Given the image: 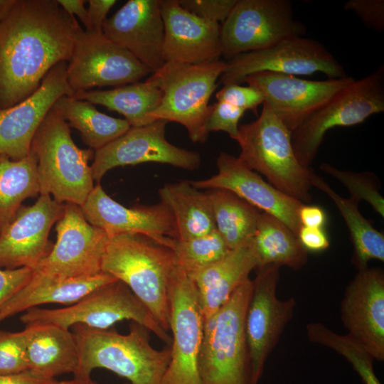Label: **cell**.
Segmentation results:
<instances>
[{
	"label": "cell",
	"mask_w": 384,
	"mask_h": 384,
	"mask_svg": "<svg viewBox=\"0 0 384 384\" xmlns=\"http://www.w3.org/2000/svg\"><path fill=\"white\" fill-rule=\"evenodd\" d=\"M81 27L57 0H16L0 22V109L26 99L68 62Z\"/></svg>",
	"instance_id": "1"
},
{
	"label": "cell",
	"mask_w": 384,
	"mask_h": 384,
	"mask_svg": "<svg viewBox=\"0 0 384 384\" xmlns=\"http://www.w3.org/2000/svg\"><path fill=\"white\" fill-rule=\"evenodd\" d=\"M73 328L79 361L74 377H90L95 368H105L132 384H161L171 359V349L154 348L150 331L132 321L127 334L95 329L82 324Z\"/></svg>",
	"instance_id": "2"
},
{
	"label": "cell",
	"mask_w": 384,
	"mask_h": 384,
	"mask_svg": "<svg viewBox=\"0 0 384 384\" xmlns=\"http://www.w3.org/2000/svg\"><path fill=\"white\" fill-rule=\"evenodd\" d=\"M176 266L168 246L146 235L121 234L110 238L102 272L124 283L167 331L169 282Z\"/></svg>",
	"instance_id": "3"
},
{
	"label": "cell",
	"mask_w": 384,
	"mask_h": 384,
	"mask_svg": "<svg viewBox=\"0 0 384 384\" xmlns=\"http://www.w3.org/2000/svg\"><path fill=\"white\" fill-rule=\"evenodd\" d=\"M31 151L37 160L40 194L81 206L95 187L89 165L95 151L75 144L68 124L53 107L36 131Z\"/></svg>",
	"instance_id": "4"
},
{
	"label": "cell",
	"mask_w": 384,
	"mask_h": 384,
	"mask_svg": "<svg viewBox=\"0 0 384 384\" xmlns=\"http://www.w3.org/2000/svg\"><path fill=\"white\" fill-rule=\"evenodd\" d=\"M262 105L256 120L239 125L234 139L240 148L238 158L250 169L265 176L277 189L306 204L311 201L314 173L296 157L292 132L266 104Z\"/></svg>",
	"instance_id": "5"
},
{
	"label": "cell",
	"mask_w": 384,
	"mask_h": 384,
	"mask_svg": "<svg viewBox=\"0 0 384 384\" xmlns=\"http://www.w3.org/2000/svg\"><path fill=\"white\" fill-rule=\"evenodd\" d=\"M252 288L248 279L203 321L198 361L201 384H252L245 321Z\"/></svg>",
	"instance_id": "6"
},
{
	"label": "cell",
	"mask_w": 384,
	"mask_h": 384,
	"mask_svg": "<svg viewBox=\"0 0 384 384\" xmlns=\"http://www.w3.org/2000/svg\"><path fill=\"white\" fill-rule=\"evenodd\" d=\"M226 67L218 60L200 64L166 62L149 79L162 92V99L150 113L151 122H174L183 125L193 142H204L209 101Z\"/></svg>",
	"instance_id": "7"
},
{
	"label": "cell",
	"mask_w": 384,
	"mask_h": 384,
	"mask_svg": "<svg viewBox=\"0 0 384 384\" xmlns=\"http://www.w3.org/2000/svg\"><path fill=\"white\" fill-rule=\"evenodd\" d=\"M20 320L26 326L53 324L70 329L75 324H82L100 330L109 329L122 320H132L152 331L162 341L171 343L167 331L129 288L119 280L102 285L78 302L63 308H30Z\"/></svg>",
	"instance_id": "8"
},
{
	"label": "cell",
	"mask_w": 384,
	"mask_h": 384,
	"mask_svg": "<svg viewBox=\"0 0 384 384\" xmlns=\"http://www.w3.org/2000/svg\"><path fill=\"white\" fill-rule=\"evenodd\" d=\"M384 111V66L342 89L292 133L296 157L309 168L327 131L350 127Z\"/></svg>",
	"instance_id": "9"
},
{
	"label": "cell",
	"mask_w": 384,
	"mask_h": 384,
	"mask_svg": "<svg viewBox=\"0 0 384 384\" xmlns=\"http://www.w3.org/2000/svg\"><path fill=\"white\" fill-rule=\"evenodd\" d=\"M306 32L288 0H237L220 26L222 55L228 60Z\"/></svg>",
	"instance_id": "10"
},
{
	"label": "cell",
	"mask_w": 384,
	"mask_h": 384,
	"mask_svg": "<svg viewBox=\"0 0 384 384\" xmlns=\"http://www.w3.org/2000/svg\"><path fill=\"white\" fill-rule=\"evenodd\" d=\"M269 71L292 75L324 74L328 79L348 76L343 65L320 42L302 36L284 39L256 51L238 55L226 61L220 77L223 85L239 84L255 73Z\"/></svg>",
	"instance_id": "11"
},
{
	"label": "cell",
	"mask_w": 384,
	"mask_h": 384,
	"mask_svg": "<svg viewBox=\"0 0 384 384\" xmlns=\"http://www.w3.org/2000/svg\"><path fill=\"white\" fill-rule=\"evenodd\" d=\"M151 71L103 32L80 27L66 69L73 94L95 87H119L135 83Z\"/></svg>",
	"instance_id": "12"
},
{
	"label": "cell",
	"mask_w": 384,
	"mask_h": 384,
	"mask_svg": "<svg viewBox=\"0 0 384 384\" xmlns=\"http://www.w3.org/2000/svg\"><path fill=\"white\" fill-rule=\"evenodd\" d=\"M168 294L171 359L161 384H201L198 361L203 319L196 288L178 266L170 276Z\"/></svg>",
	"instance_id": "13"
},
{
	"label": "cell",
	"mask_w": 384,
	"mask_h": 384,
	"mask_svg": "<svg viewBox=\"0 0 384 384\" xmlns=\"http://www.w3.org/2000/svg\"><path fill=\"white\" fill-rule=\"evenodd\" d=\"M57 239L33 270L58 277L77 278L102 273V261L110 238L85 218L80 206L64 203L56 223Z\"/></svg>",
	"instance_id": "14"
},
{
	"label": "cell",
	"mask_w": 384,
	"mask_h": 384,
	"mask_svg": "<svg viewBox=\"0 0 384 384\" xmlns=\"http://www.w3.org/2000/svg\"><path fill=\"white\" fill-rule=\"evenodd\" d=\"M276 265L257 268L245 316V329L248 347L252 384L261 378L267 359L292 319L297 301L277 297L279 269Z\"/></svg>",
	"instance_id": "15"
},
{
	"label": "cell",
	"mask_w": 384,
	"mask_h": 384,
	"mask_svg": "<svg viewBox=\"0 0 384 384\" xmlns=\"http://www.w3.org/2000/svg\"><path fill=\"white\" fill-rule=\"evenodd\" d=\"M167 123L156 120L141 127H131L122 135L95 151L90 165L94 181L100 183L106 173L115 167L143 163L166 164L190 171L198 169V153L168 142Z\"/></svg>",
	"instance_id": "16"
},
{
	"label": "cell",
	"mask_w": 384,
	"mask_h": 384,
	"mask_svg": "<svg viewBox=\"0 0 384 384\" xmlns=\"http://www.w3.org/2000/svg\"><path fill=\"white\" fill-rule=\"evenodd\" d=\"M354 80L351 76L309 80L292 75L262 71L249 75L243 82L262 92L264 103L292 133L314 112Z\"/></svg>",
	"instance_id": "17"
},
{
	"label": "cell",
	"mask_w": 384,
	"mask_h": 384,
	"mask_svg": "<svg viewBox=\"0 0 384 384\" xmlns=\"http://www.w3.org/2000/svg\"><path fill=\"white\" fill-rule=\"evenodd\" d=\"M67 62L55 65L39 87L21 102L0 109V156L19 160L31 153L33 139L56 100L72 97L67 80Z\"/></svg>",
	"instance_id": "18"
},
{
	"label": "cell",
	"mask_w": 384,
	"mask_h": 384,
	"mask_svg": "<svg viewBox=\"0 0 384 384\" xmlns=\"http://www.w3.org/2000/svg\"><path fill=\"white\" fill-rule=\"evenodd\" d=\"M80 208L86 220L103 230L109 238L139 234L170 248L173 239H177L174 218L161 202L127 208L112 199L100 183H97Z\"/></svg>",
	"instance_id": "19"
},
{
	"label": "cell",
	"mask_w": 384,
	"mask_h": 384,
	"mask_svg": "<svg viewBox=\"0 0 384 384\" xmlns=\"http://www.w3.org/2000/svg\"><path fill=\"white\" fill-rule=\"evenodd\" d=\"M64 203L40 194L31 206H21L0 233V268L34 270L48 254V236L63 211Z\"/></svg>",
	"instance_id": "20"
},
{
	"label": "cell",
	"mask_w": 384,
	"mask_h": 384,
	"mask_svg": "<svg viewBox=\"0 0 384 384\" xmlns=\"http://www.w3.org/2000/svg\"><path fill=\"white\" fill-rule=\"evenodd\" d=\"M216 165L215 175L206 179L190 181L191 185L199 190L230 191L260 210L278 218L298 235L302 227L298 213L302 202L279 191L238 157L227 152L218 155Z\"/></svg>",
	"instance_id": "21"
},
{
	"label": "cell",
	"mask_w": 384,
	"mask_h": 384,
	"mask_svg": "<svg viewBox=\"0 0 384 384\" xmlns=\"http://www.w3.org/2000/svg\"><path fill=\"white\" fill-rule=\"evenodd\" d=\"M348 334L373 357L384 361V272L379 267L358 270L340 306Z\"/></svg>",
	"instance_id": "22"
},
{
	"label": "cell",
	"mask_w": 384,
	"mask_h": 384,
	"mask_svg": "<svg viewBox=\"0 0 384 384\" xmlns=\"http://www.w3.org/2000/svg\"><path fill=\"white\" fill-rule=\"evenodd\" d=\"M103 33L128 50L151 73L164 63L160 0H129L102 26Z\"/></svg>",
	"instance_id": "23"
},
{
	"label": "cell",
	"mask_w": 384,
	"mask_h": 384,
	"mask_svg": "<svg viewBox=\"0 0 384 384\" xmlns=\"http://www.w3.org/2000/svg\"><path fill=\"white\" fill-rule=\"evenodd\" d=\"M164 37V62L200 64L220 60L219 23L198 17L183 8L178 0H160Z\"/></svg>",
	"instance_id": "24"
},
{
	"label": "cell",
	"mask_w": 384,
	"mask_h": 384,
	"mask_svg": "<svg viewBox=\"0 0 384 384\" xmlns=\"http://www.w3.org/2000/svg\"><path fill=\"white\" fill-rule=\"evenodd\" d=\"M258 262L252 239L230 250L210 265L187 274L198 293L203 321L213 316L234 292L250 279Z\"/></svg>",
	"instance_id": "25"
},
{
	"label": "cell",
	"mask_w": 384,
	"mask_h": 384,
	"mask_svg": "<svg viewBox=\"0 0 384 384\" xmlns=\"http://www.w3.org/2000/svg\"><path fill=\"white\" fill-rule=\"evenodd\" d=\"M117 280L102 272L91 277L65 278L33 270L28 282L0 309V321L45 304H73L95 289Z\"/></svg>",
	"instance_id": "26"
},
{
	"label": "cell",
	"mask_w": 384,
	"mask_h": 384,
	"mask_svg": "<svg viewBox=\"0 0 384 384\" xmlns=\"http://www.w3.org/2000/svg\"><path fill=\"white\" fill-rule=\"evenodd\" d=\"M28 372L41 380L76 373L79 356L73 332L53 324L26 325Z\"/></svg>",
	"instance_id": "27"
},
{
	"label": "cell",
	"mask_w": 384,
	"mask_h": 384,
	"mask_svg": "<svg viewBox=\"0 0 384 384\" xmlns=\"http://www.w3.org/2000/svg\"><path fill=\"white\" fill-rule=\"evenodd\" d=\"M160 202L171 212L177 239L187 240L216 230L211 203L206 192L190 181L167 183L159 189Z\"/></svg>",
	"instance_id": "28"
},
{
	"label": "cell",
	"mask_w": 384,
	"mask_h": 384,
	"mask_svg": "<svg viewBox=\"0 0 384 384\" xmlns=\"http://www.w3.org/2000/svg\"><path fill=\"white\" fill-rule=\"evenodd\" d=\"M162 95L161 90L147 79L111 90L80 91L72 97L117 112L131 127H141L151 123L149 115L159 106Z\"/></svg>",
	"instance_id": "29"
},
{
	"label": "cell",
	"mask_w": 384,
	"mask_h": 384,
	"mask_svg": "<svg viewBox=\"0 0 384 384\" xmlns=\"http://www.w3.org/2000/svg\"><path fill=\"white\" fill-rule=\"evenodd\" d=\"M252 242L258 262L257 268L276 265L299 270L307 262L308 252L297 235L267 213L260 214Z\"/></svg>",
	"instance_id": "30"
},
{
	"label": "cell",
	"mask_w": 384,
	"mask_h": 384,
	"mask_svg": "<svg viewBox=\"0 0 384 384\" xmlns=\"http://www.w3.org/2000/svg\"><path fill=\"white\" fill-rule=\"evenodd\" d=\"M69 127L77 129L82 142L95 151L125 133L130 124L124 119L100 112L90 102L63 95L53 106Z\"/></svg>",
	"instance_id": "31"
},
{
	"label": "cell",
	"mask_w": 384,
	"mask_h": 384,
	"mask_svg": "<svg viewBox=\"0 0 384 384\" xmlns=\"http://www.w3.org/2000/svg\"><path fill=\"white\" fill-rule=\"evenodd\" d=\"M311 186L325 193L334 202L350 233L353 246L352 263L358 270L367 267L372 260L384 261V235L376 230L360 212L357 201L345 198L336 193L320 176L314 174Z\"/></svg>",
	"instance_id": "32"
},
{
	"label": "cell",
	"mask_w": 384,
	"mask_h": 384,
	"mask_svg": "<svg viewBox=\"0 0 384 384\" xmlns=\"http://www.w3.org/2000/svg\"><path fill=\"white\" fill-rule=\"evenodd\" d=\"M211 203L216 230L233 250L252 240L260 210L233 192L213 188L206 191Z\"/></svg>",
	"instance_id": "33"
},
{
	"label": "cell",
	"mask_w": 384,
	"mask_h": 384,
	"mask_svg": "<svg viewBox=\"0 0 384 384\" xmlns=\"http://www.w3.org/2000/svg\"><path fill=\"white\" fill-rule=\"evenodd\" d=\"M40 195L37 160L28 156L12 160L0 156V233L14 220L24 200Z\"/></svg>",
	"instance_id": "34"
},
{
	"label": "cell",
	"mask_w": 384,
	"mask_h": 384,
	"mask_svg": "<svg viewBox=\"0 0 384 384\" xmlns=\"http://www.w3.org/2000/svg\"><path fill=\"white\" fill-rule=\"evenodd\" d=\"M306 332L309 341L328 347L343 356L364 384H381L374 373L373 357L348 334L341 335L320 322L307 324Z\"/></svg>",
	"instance_id": "35"
},
{
	"label": "cell",
	"mask_w": 384,
	"mask_h": 384,
	"mask_svg": "<svg viewBox=\"0 0 384 384\" xmlns=\"http://www.w3.org/2000/svg\"><path fill=\"white\" fill-rule=\"evenodd\" d=\"M171 249L174 253L176 266L186 274L210 265L230 250L216 230L187 240L174 238Z\"/></svg>",
	"instance_id": "36"
},
{
	"label": "cell",
	"mask_w": 384,
	"mask_h": 384,
	"mask_svg": "<svg viewBox=\"0 0 384 384\" xmlns=\"http://www.w3.org/2000/svg\"><path fill=\"white\" fill-rule=\"evenodd\" d=\"M320 169L342 183L351 198L358 203L365 201L384 217V198L379 192L380 183L374 174L339 170L328 163L321 164Z\"/></svg>",
	"instance_id": "37"
},
{
	"label": "cell",
	"mask_w": 384,
	"mask_h": 384,
	"mask_svg": "<svg viewBox=\"0 0 384 384\" xmlns=\"http://www.w3.org/2000/svg\"><path fill=\"white\" fill-rule=\"evenodd\" d=\"M24 372H28L25 330L0 331V375Z\"/></svg>",
	"instance_id": "38"
},
{
	"label": "cell",
	"mask_w": 384,
	"mask_h": 384,
	"mask_svg": "<svg viewBox=\"0 0 384 384\" xmlns=\"http://www.w3.org/2000/svg\"><path fill=\"white\" fill-rule=\"evenodd\" d=\"M245 110L223 101L210 105L206 129L210 132L223 131L235 139L238 134L239 122Z\"/></svg>",
	"instance_id": "39"
},
{
	"label": "cell",
	"mask_w": 384,
	"mask_h": 384,
	"mask_svg": "<svg viewBox=\"0 0 384 384\" xmlns=\"http://www.w3.org/2000/svg\"><path fill=\"white\" fill-rule=\"evenodd\" d=\"M217 101H223L245 111L251 110L257 114L259 105H263L265 100L262 92L256 87L239 84L223 85L215 94Z\"/></svg>",
	"instance_id": "40"
},
{
	"label": "cell",
	"mask_w": 384,
	"mask_h": 384,
	"mask_svg": "<svg viewBox=\"0 0 384 384\" xmlns=\"http://www.w3.org/2000/svg\"><path fill=\"white\" fill-rule=\"evenodd\" d=\"M237 0H178L180 5L203 19L223 22Z\"/></svg>",
	"instance_id": "41"
},
{
	"label": "cell",
	"mask_w": 384,
	"mask_h": 384,
	"mask_svg": "<svg viewBox=\"0 0 384 384\" xmlns=\"http://www.w3.org/2000/svg\"><path fill=\"white\" fill-rule=\"evenodd\" d=\"M345 10L353 11L368 28L378 32L384 29L383 0H349Z\"/></svg>",
	"instance_id": "42"
},
{
	"label": "cell",
	"mask_w": 384,
	"mask_h": 384,
	"mask_svg": "<svg viewBox=\"0 0 384 384\" xmlns=\"http://www.w3.org/2000/svg\"><path fill=\"white\" fill-rule=\"evenodd\" d=\"M33 272V270L28 267L13 270L0 268V309L28 282Z\"/></svg>",
	"instance_id": "43"
},
{
	"label": "cell",
	"mask_w": 384,
	"mask_h": 384,
	"mask_svg": "<svg viewBox=\"0 0 384 384\" xmlns=\"http://www.w3.org/2000/svg\"><path fill=\"white\" fill-rule=\"evenodd\" d=\"M297 236L301 244L307 252L324 251L330 245L327 235L321 228L302 226Z\"/></svg>",
	"instance_id": "44"
},
{
	"label": "cell",
	"mask_w": 384,
	"mask_h": 384,
	"mask_svg": "<svg viewBox=\"0 0 384 384\" xmlns=\"http://www.w3.org/2000/svg\"><path fill=\"white\" fill-rule=\"evenodd\" d=\"M116 0H89L88 17L92 31L102 32V26L107 19L110 9L116 4Z\"/></svg>",
	"instance_id": "45"
},
{
	"label": "cell",
	"mask_w": 384,
	"mask_h": 384,
	"mask_svg": "<svg viewBox=\"0 0 384 384\" xmlns=\"http://www.w3.org/2000/svg\"><path fill=\"white\" fill-rule=\"evenodd\" d=\"M302 226L323 228L326 220L324 210L319 206L302 204L298 213Z\"/></svg>",
	"instance_id": "46"
},
{
	"label": "cell",
	"mask_w": 384,
	"mask_h": 384,
	"mask_svg": "<svg viewBox=\"0 0 384 384\" xmlns=\"http://www.w3.org/2000/svg\"><path fill=\"white\" fill-rule=\"evenodd\" d=\"M60 6L70 16L75 15L85 26V30L90 31L87 9L85 7L84 0H57Z\"/></svg>",
	"instance_id": "47"
},
{
	"label": "cell",
	"mask_w": 384,
	"mask_h": 384,
	"mask_svg": "<svg viewBox=\"0 0 384 384\" xmlns=\"http://www.w3.org/2000/svg\"><path fill=\"white\" fill-rule=\"evenodd\" d=\"M45 381L33 377L28 372L0 375V384H43Z\"/></svg>",
	"instance_id": "48"
},
{
	"label": "cell",
	"mask_w": 384,
	"mask_h": 384,
	"mask_svg": "<svg viewBox=\"0 0 384 384\" xmlns=\"http://www.w3.org/2000/svg\"><path fill=\"white\" fill-rule=\"evenodd\" d=\"M43 384H97L90 377H74L71 380L58 381L53 380H46Z\"/></svg>",
	"instance_id": "49"
},
{
	"label": "cell",
	"mask_w": 384,
	"mask_h": 384,
	"mask_svg": "<svg viewBox=\"0 0 384 384\" xmlns=\"http://www.w3.org/2000/svg\"><path fill=\"white\" fill-rule=\"evenodd\" d=\"M16 0H0V22L15 3Z\"/></svg>",
	"instance_id": "50"
},
{
	"label": "cell",
	"mask_w": 384,
	"mask_h": 384,
	"mask_svg": "<svg viewBox=\"0 0 384 384\" xmlns=\"http://www.w3.org/2000/svg\"><path fill=\"white\" fill-rule=\"evenodd\" d=\"M125 384H127V383H125Z\"/></svg>",
	"instance_id": "51"
}]
</instances>
